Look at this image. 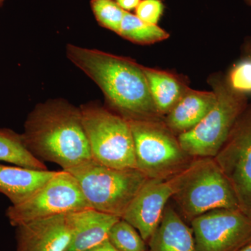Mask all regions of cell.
<instances>
[{"label":"cell","mask_w":251,"mask_h":251,"mask_svg":"<svg viewBox=\"0 0 251 251\" xmlns=\"http://www.w3.org/2000/svg\"><path fill=\"white\" fill-rule=\"evenodd\" d=\"M108 240L120 251H148L147 242L138 231L123 219L112 226Z\"/></svg>","instance_id":"20"},{"label":"cell","mask_w":251,"mask_h":251,"mask_svg":"<svg viewBox=\"0 0 251 251\" xmlns=\"http://www.w3.org/2000/svg\"><path fill=\"white\" fill-rule=\"evenodd\" d=\"M173 179L172 198L190 221L216 209H240L233 188L214 158H193Z\"/></svg>","instance_id":"3"},{"label":"cell","mask_w":251,"mask_h":251,"mask_svg":"<svg viewBox=\"0 0 251 251\" xmlns=\"http://www.w3.org/2000/svg\"><path fill=\"white\" fill-rule=\"evenodd\" d=\"M141 0H115L117 4L125 10V11L129 12L132 10L136 9Z\"/></svg>","instance_id":"24"},{"label":"cell","mask_w":251,"mask_h":251,"mask_svg":"<svg viewBox=\"0 0 251 251\" xmlns=\"http://www.w3.org/2000/svg\"><path fill=\"white\" fill-rule=\"evenodd\" d=\"M151 98L158 114L166 115L179 102L188 87L169 72L143 67Z\"/></svg>","instance_id":"17"},{"label":"cell","mask_w":251,"mask_h":251,"mask_svg":"<svg viewBox=\"0 0 251 251\" xmlns=\"http://www.w3.org/2000/svg\"><path fill=\"white\" fill-rule=\"evenodd\" d=\"M118 34L140 45L155 44L166 40L170 36L168 32L158 25L144 22L135 14L128 11H126Z\"/></svg>","instance_id":"19"},{"label":"cell","mask_w":251,"mask_h":251,"mask_svg":"<svg viewBox=\"0 0 251 251\" xmlns=\"http://www.w3.org/2000/svg\"><path fill=\"white\" fill-rule=\"evenodd\" d=\"M56 173L0 163V193L12 204H19L42 187Z\"/></svg>","instance_id":"15"},{"label":"cell","mask_w":251,"mask_h":251,"mask_svg":"<svg viewBox=\"0 0 251 251\" xmlns=\"http://www.w3.org/2000/svg\"><path fill=\"white\" fill-rule=\"evenodd\" d=\"M0 161L30 169L48 170L44 162L26 148L22 135L8 128H0Z\"/></svg>","instance_id":"18"},{"label":"cell","mask_w":251,"mask_h":251,"mask_svg":"<svg viewBox=\"0 0 251 251\" xmlns=\"http://www.w3.org/2000/svg\"><path fill=\"white\" fill-rule=\"evenodd\" d=\"M68 214L33 220L16 227L17 251H66L72 237Z\"/></svg>","instance_id":"12"},{"label":"cell","mask_w":251,"mask_h":251,"mask_svg":"<svg viewBox=\"0 0 251 251\" xmlns=\"http://www.w3.org/2000/svg\"><path fill=\"white\" fill-rule=\"evenodd\" d=\"M90 6L99 24L118 34L126 11L115 0H91Z\"/></svg>","instance_id":"21"},{"label":"cell","mask_w":251,"mask_h":251,"mask_svg":"<svg viewBox=\"0 0 251 251\" xmlns=\"http://www.w3.org/2000/svg\"><path fill=\"white\" fill-rule=\"evenodd\" d=\"M4 0H0V4H2L3 2H4Z\"/></svg>","instance_id":"28"},{"label":"cell","mask_w":251,"mask_h":251,"mask_svg":"<svg viewBox=\"0 0 251 251\" xmlns=\"http://www.w3.org/2000/svg\"><path fill=\"white\" fill-rule=\"evenodd\" d=\"M88 251H120L115 249L113 246L109 242L108 240L105 241L102 244H99L97 247L93 248Z\"/></svg>","instance_id":"25"},{"label":"cell","mask_w":251,"mask_h":251,"mask_svg":"<svg viewBox=\"0 0 251 251\" xmlns=\"http://www.w3.org/2000/svg\"><path fill=\"white\" fill-rule=\"evenodd\" d=\"M21 135L34 156L56 163L63 171L93 159L80 108L63 99L36 105L28 115Z\"/></svg>","instance_id":"2"},{"label":"cell","mask_w":251,"mask_h":251,"mask_svg":"<svg viewBox=\"0 0 251 251\" xmlns=\"http://www.w3.org/2000/svg\"><path fill=\"white\" fill-rule=\"evenodd\" d=\"M65 171L76 179L91 208L121 219L148 179L137 168H110L94 159Z\"/></svg>","instance_id":"4"},{"label":"cell","mask_w":251,"mask_h":251,"mask_svg":"<svg viewBox=\"0 0 251 251\" xmlns=\"http://www.w3.org/2000/svg\"><path fill=\"white\" fill-rule=\"evenodd\" d=\"M148 245V251H196L192 229L170 206H166L161 223Z\"/></svg>","instance_id":"16"},{"label":"cell","mask_w":251,"mask_h":251,"mask_svg":"<svg viewBox=\"0 0 251 251\" xmlns=\"http://www.w3.org/2000/svg\"><path fill=\"white\" fill-rule=\"evenodd\" d=\"M216 96L213 92L188 88L176 105L167 114L164 124L175 135L192 129L214 106Z\"/></svg>","instance_id":"14"},{"label":"cell","mask_w":251,"mask_h":251,"mask_svg":"<svg viewBox=\"0 0 251 251\" xmlns=\"http://www.w3.org/2000/svg\"><path fill=\"white\" fill-rule=\"evenodd\" d=\"M133 135L136 168L148 179H168L194 158L161 120H128Z\"/></svg>","instance_id":"7"},{"label":"cell","mask_w":251,"mask_h":251,"mask_svg":"<svg viewBox=\"0 0 251 251\" xmlns=\"http://www.w3.org/2000/svg\"><path fill=\"white\" fill-rule=\"evenodd\" d=\"M239 251H251V244H249V245H247V247L243 248L242 250Z\"/></svg>","instance_id":"26"},{"label":"cell","mask_w":251,"mask_h":251,"mask_svg":"<svg viewBox=\"0 0 251 251\" xmlns=\"http://www.w3.org/2000/svg\"><path fill=\"white\" fill-rule=\"evenodd\" d=\"M135 16L150 24L158 25L164 11L161 0H141L135 9Z\"/></svg>","instance_id":"23"},{"label":"cell","mask_w":251,"mask_h":251,"mask_svg":"<svg viewBox=\"0 0 251 251\" xmlns=\"http://www.w3.org/2000/svg\"><path fill=\"white\" fill-rule=\"evenodd\" d=\"M210 84L215 105L194 128L177 136L181 148L192 158H214L249 104L247 94L232 88L227 79L214 77Z\"/></svg>","instance_id":"5"},{"label":"cell","mask_w":251,"mask_h":251,"mask_svg":"<svg viewBox=\"0 0 251 251\" xmlns=\"http://www.w3.org/2000/svg\"><path fill=\"white\" fill-rule=\"evenodd\" d=\"M226 79L234 90L251 94V43L246 45L240 60L232 67Z\"/></svg>","instance_id":"22"},{"label":"cell","mask_w":251,"mask_h":251,"mask_svg":"<svg viewBox=\"0 0 251 251\" xmlns=\"http://www.w3.org/2000/svg\"><path fill=\"white\" fill-rule=\"evenodd\" d=\"M191 224L196 251H239L251 244V217L240 209L209 211Z\"/></svg>","instance_id":"10"},{"label":"cell","mask_w":251,"mask_h":251,"mask_svg":"<svg viewBox=\"0 0 251 251\" xmlns=\"http://www.w3.org/2000/svg\"><path fill=\"white\" fill-rule=\"evenodd\" d=\"M214 158L233 188L239 209L251 217V103Z\"/></svg>","instance_id":"9"},{"label":"cell","mask_w":251,"mask_h":251,"mask_svg":"<svg viewBox=\"0 0 251 251\" xmlns=\"http://www.w3.org/2000/svg\"><path fill=\"white\" fill-rule=\"evenodd\" d=\"M69 60L99 86L110 106L126 120H161L143 66L127 57L69 44Z\"/></svg>","instance_id":"1"},{"label":"cell","mask_w":251,"mask_h":251,"mask_svg":"<svg viewBox=\"0 0 251 251\" xmlns=\"http://www.w3.org/2000/svg\"><path fill=\"white\" fill-rule=\"evenodd\" d=\"M72 237L66 251H88L108 240L112 226L121 218L92 209L68 214Z\"/></svg>","instance_id":"13"},{"label":"cell","mask_w":251,"mask_h":251,"mask_svg":"<svg viewBox=\"0 0 251 251\" xmlns=\"http://www.w3.org/2000/svg\"><path fill=\"white\" fill-rule=\"evenodd\" d=\"M246 4L249 5V6H251V0H244Z\"/></svg>","instance_id":"27"},{"label":"cell","mask_w":251,"mask_h":251,"mask_svg":"<svg viewBox=\"0 0 251 251\" xmlns=\"http://www.w3.org/2000/svg\"><path fill=\"white\" fill-rule=\"evenodd\" d=\"M91 208L78 183L69 172H57L44 186L23 202L6 211L15 227L33 220L67 214Z\"/></svg>","instance_id":"8"},{"label":"cell","mask_w":251,"mask_h":251,"mask_svg":"<svg viewBox=\"0 0 251 251\" xmlns=\"http://www.w3.org/2000/svg\"><path fill=\"white\" fill-rule=\"evenodd\" d=\"M173 176L148 179L127 207L122 219L138 231L148 243L158 228L167 203L175 193Z\"/></svg>","instance_id":"11"},{"label":"cell","mask_w":251,"mask_h":251,"mask_svg":"<svg viewBox=\"0 0 251 251\" xmlns=\"http://www.w3.org/2000/svg\"><path fill=\"white\" fill-rule=\"evenodd\" d=\"M92 158L103 166L136 168L134 143L128 120L94 103L80 107Z\"/></svg>","instance_id":"6"}]
</instances>
